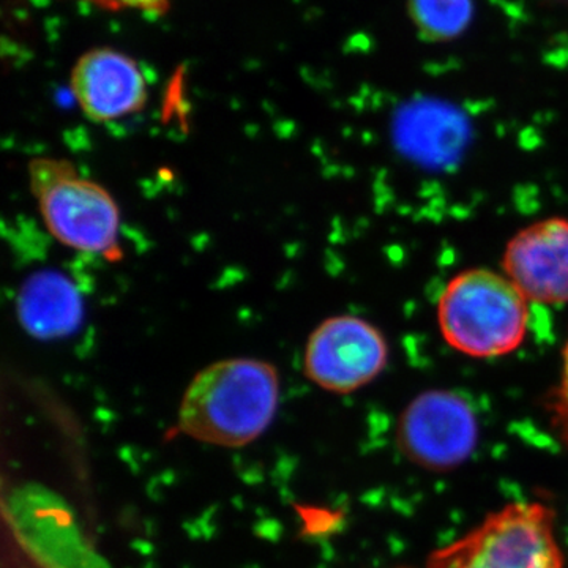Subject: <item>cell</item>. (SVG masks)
<instances>
[{
  "label": "cell",
  "instance_id": "13",
  "mask_svg": "<svg viewBox=\"0 0 568 568\" xmlns=\"http://www.w3.org/2000/svg\"><path fill=\"white\" fill-rule=\"evenodd\" d=\"M552 413H555L560 435L568 440V339L564 347L562 376H560V383L556 388L555 399H552Z\"/></svg>",
  "mask_w": 568,
  "mask_h": 568
},
{
  "label": "cell",
  "instance_id": "6",
  "mask_svg": "<svg viewBox=\"0 0 568 568\" xmlns=\"http://www.w3.org/2000/svg\"><path fill=\"white\" fill-rule=\"evenodd\" d=\"M478 422L462 396L447 390L418 395L403 414L399 440L407 457L429 469L462 465L477 446Z\"/></svg>",
  "mask_w": 568,
  "mask_h": 568
},
{
  "label": "cell",
  "instance_id": "12",
  "mask_svg": "<svg viewBox=\"0 0 568 568\" xmlns=\"http://www.w3.org/2000/svg\"><path fill=\"white\" fill-rule=\"evenodd\" d=\"M106 11H138L149 17H164L173 9L174 0H80Z\"/></svg>",
  "mask_w": 568,
  "mask_h": 568
},
{
  "label": "cell",
  "instance_id": "8",
  "mask_svg": "<svg viewBox=\"0 0 568 568\" xmlns=\"http://www.w3.org/2000/svg\"><path fill=\"white\" fill-rule=\"evenodd\" d=\"M504 275L529 302L568 304V220H541L519 231L504 252Z\"/></svg>",
  "mask_w": 568,
  "mask_h": 568
},
{
  "label": "cell",
  "instance_id": "4",
  "mask_svg": "<svg viewBox=\"0 0 568 568\" xmlns=\"http://www.w3.org/2000/svg\"><path fill=\"white\" fill-rule=\"evenodd\" d=\"M388 347L379 328L353 315L328 317L310 335L305 376L323 390L351 394L386 368Z\"/></svg>",
  "mask_w": 568,
  "mask_h": 568
},
{
  "label": "cell",
  "instance_id": "7",
  "mask_svg": "<svg viewBox=\"0 0 568 568\" xmlns=\"http://www.w3.org/2000/svg\"><path fill=\"white\" fill-rule=\"evenodd\" d=\"M70 89L89 121L106 123L144 110L149 89L140 65L114 48H93L74 62Z\"/></svg>",
  "mask_w": 568,
  "mask_h": 568
},
{
  "label": "cell",
  "instance_id": "11",
  "mask_svg": "<svg viewBox=\"0 0 568 568\" xmlns=\"http://www.w3.org/2000/svg\"><path fill=\"white\" fill-rule=\"evenodd\" d=\"M74 174H78V170L69 160L36 159L29 163V183L33 196Z\"/></svg>",
  "mask_w": 568,
  "mask_h": 568
},
{
  "label": "cell",
  "instance_id": "1",
  "mask_svg": "<svg viewBox=\"0 0 568 568\" xmlns=\"http://www.w3.org/2000/svg\"><path fill=\"white\" fill-rule=\"evenodd\" d=\"M280 379L260 358H224L193 377L179 407L183 435L211 446H248L274 422Z\"/></svg>",
  "mask_w": 568,
  "mask_h": 568
},
{
  "label": "cell",
  "instance_id": "5",
  "mask_svg": "<svg viewBox=\"0 0 568 568\" xmlns=\"http://www.w3.org/2000/svg\"><path fill=\"white\" fill-rule=\"evenodd\" d=\"M44 226L71 250L119 256L121 211L112 194L80 173L37 194Z\"/></svg>",
  "mask_w": 568,
  "mask_h": 568
},
{
  "label": "cell",
  "instance_id": "14",
  "mask_svg": "<svg viewBox=\"0 0 568 568\" xmlns=\"http://www.w3.org/2000/svg\"><path fill=\"white\" fill-rule=\"evenodd\" d=\"M556 3H560V6L568 7V0H555Z\"/></svg>",
  "mask_w": 568,
  "mask_h": 568
},
{
  "label": "cell",
  "instance_id": "2",
  "mask_svg": "<svg viewBox=\"0 0 568 568\" xmlns=\"http://www.w3.org/2000/svg\"><path fill=\"white\" fill-rule=\"evenodd\" d=\"M529 301L506 275L470 268L447 283L437 323L447 345L477 358L514 353L529 328Z\"/></svg>",
  "mask_w": 568,
  "mask_h": 568
},
{
  "label": "cell",
  "instance_id": "9",
  "mask_svg": "<svg viewBox=\"0 0 568 568\" xmlns=\"http://www.w3.org/2000/svg\"><path fill=\"white\" fill-rule=\"evenodd\" d=\"M21 327L41 342L67 338L81 327L84 302L77 284L55 271H41L22 283L17 297Z\"/></svg>",
  "mask_w": 568,
  "mask_h": 568
},
{
  "label": "cell",
  "instance_id": "10",
  "mask_svg": "<svg viewBox=\"0 0 568 568\" xmlns=\"http://www.w3.org/2000/svg\"><path fill=\"white\" fill-rule=\"evenodd\" d=\"M407 18L425 43H448L465 36L476 14V0H407Z\"/></svg>",
  "mask_w": 568,
  "mask_h": 568
},
{
  "label": "cell",
  "instance_id": "3",
  "mask_svg": "<svg viewBox=\"0 0 568 568\" xmlns=\"http://www.w3.org/2000/svg\"><path fill=\"white\" fill-rule=\"evenodd\" d=\"M562 564L552 511L541 504L518 503L439 549L428 568H562Z\"/></svg>",
  "mask_w": 568,
  "mask_h": 568
}]
</instances>
